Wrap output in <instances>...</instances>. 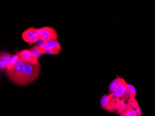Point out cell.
<instances>
[{"mask_svg":"<svg viewBox=\"0 0 155 116\" xmlns=\"http://www.w3.org/2000/svg\"><path fill=\"white\" fill-rule=\"evenodd\" d=\"M21 37L24 41L31 46L40 40L38 29L34 27H29L21 34Z\"/></svg>","mask_w":155,"mask_h":116,"instance_id":"277c9868","label":"cell"},{"mask_svg":"<svg viewBox=\"0 0 155 116\" xmlns=\"http://www.w3.org/2000/svg\"><path fill=\"white\" fill-rule=\"evenodd\" d=\"M12 55L6 52H1L0 55V68L1 70L7 69V65L11 59Z\"/></svg>","mask_w":155,"mask_h":116,"instance_id":"ba28073f","label":"cell"},{"mask_svg":"<svg viewBox=\"0 0 155 116\" xmlns=\"http://www.w3.org/2000/svg\"><path fill=\"white\" fill-rule=\"evenodd\" d=\"M135 110L136 112L137 116H142L141 110L139 106L137 107V108H136L135 109Z\"/></svg>","mask_w":155,"mask_h":116,"instance_id":"2e32d148","label":"cell"},{"mask_svg":"<svg viewBox=\"0 0 155 116\" xmlns=\"http://www.w3.org/2000/svg\"><path fill=\"white\" fill-rule=\"evenodd\" d=\"M29 50L30 52H31V53H32V55L37 59H38V58L41 56L42 55H44L43 53L36 46L32 47L31 48L29 49Z\"/></svg>","mask_w":155,"mask_h":116,"instance_id":"30bf717a","label":"cell"},{"mask_svg":"<svg viewBox=\"0 0 155 116\" xmlns=\"http://www.w3.org/2000/svg\"><path fill=\"white\" fill-rule=\"evenodd\" d=\"M120 115H121L120 116H124V113H122V114H121Z\"/></svg>","mask_w":155,"mask_h":116,"instance_id":"e0dca14e","label":"cell"},{"mask_svg":"<svg viewBox=\"0 0 155 116\" xmlns=\"http://www.w3.org/2000/svg\"><path fill=\"white\" fill-rule=\"evenodd\" d=\"M124 114L125 116H137L134 109L131 107L127 108Z\"/></svg>","mask_w":155,"mask_h":116,"instance_id":"4fadbf2b","label":"cell"},{"mask_svg":"<svg viewBox=\"0 0 155 116\" xmlns=\"http://www.w3.org/2000/svg\"><path fill=\"white\" fill-rule=\"evenodd\" d=\"M35 46L41 51L43 53V54H45V50H46V48H45V42L41 40H39V41L37 42V44Z\"/></svg>","mask_w":155,"mask_h":116,"instance_id":"5bb4252c","label":"cell"},{"mask_svg":"<svg viewBox=\"0 0 155 116\" xmlns=\"http://www.w3.org/2000/svg\"><path fill=\"white\" fill-rule=\"evenodd\" d=\"M25 64L22 61L19 60L14 68L7 70V76L12 82L21 85Z\"/></svg>","mask_w":155,"mask_h":116,"instance_id":"7a4b0ae2","label":"cell"},{"mask_svg":"<svg viewBox=\"0 0 155 116\" xmlns=\"http://www.w3.org/2000/svg\"><path fill=\"white\" fill-rule=\"evenodd\" d=\"M41 65L25 64L21 85H26L34 82L40 75Z\"/></svg>","mask_w":155,"mask_h":116,"instance_id":"6da1fadb","label":"cell"},{"mask_svg":"<svg viewBox=\"0 0 155 116\" xmlns=\"http://www.w3.org/2000/svg\"><path fill=\"white\" fill-rule=\"evenodd\" d=\"M19 61V57H18L17 54L15 55H12L11 59H10L8 64L7 65V70L10 69L14 68L16 64L17 63V62Z\"/></svg>","mask_w":155,"mask_h":116,"instance_id":"9c48e42d","label":"cell"},{"mask_svg":"<svg viewBox=\"0 0 155 116\" xmlns=\"http://www.w3.org/2000/svg\"><path fill=\"white\" fill-rule=\"evenodd\" d=\"M127 88L131 92L134 98H135L136 96L137 91L134 86L132 85L129 84H127Z\"/></svg>","mask_w":155,"mask_h":116,"instance_id":"9a60e30c","label":"cell"},{"mask_svg":"<svg viewBox=\"0 0 155 116\" xmlns=\"http://www.w3.org/2000/svg\"><path fill=\"white\" fill-rule=\"evenodd\" d=\"M40 40L46 42L51 41H58V33L53 27L45 26L38 29Z\"/></svg>","mask_w":155,"mask_h":116,"instance_id":"3957f363","label":"cell"},{"mask_svg":"<svg viewBox=\"0 0 155 116\" xmlns=\"http://www.w3.org/2000/svg\"><path fill=\"white\" fill-rule=\"evenodd\" d=\"M119 84L117 88L114 91L110 94L112 97L116 98H118L122 96L125 91L127 89V84L125 82L124 79L120 77H119Z\"/></svg>","mask_w":155,"mask_h":116,"instance_id":"52a82bcc","label":"cell"},{"mask_svg":"<svg viewBox=\"0 0 155 116\" xmlns=\"http://www.w3.org/2000/svg\"><path fill=\"white\" fill-rule=\"evenodd\" d=\"M19 60L22 61L25 64H31L35 65H41L40 63L38 61V59H36L29 50L25 49L21 51L20 53L17 54Z\"/></svg>","mask_w":155,"mask_h":116,"instance_id":"5b68a950","label":"cell"},{"mask_svg":"<svg viewBox=\"0 0 155 116\" xmlns=\"http://www.w3.org/2000/svg\"><path fill=\"white\" fill-rule=\"evenodd\" d=\"M109 98V95H107V94L103 96L101 98L100 103H101V106L104 109H105V107L107 106Z\"/></svg>","mask_w":155,"mask_h":116,"instance_id":"7c38bea8","label":"cell"},{"mask_svg":"<svg viewBox=\"0 0 155 116\" xmlns=\"http://www.w3.org/2000/svg\"><path fill=\"white\" fill-rule=\"evenodd\" d=\"M119 77H117L116 78L110 82V84L109 86V90L111 92L114 91L119 84Z\"/></svg>","mask_w":155,"mask_h":116,"instance_id":"8fae6325","label":"cell"},{"mask_svg":"<svg viewBox=\"0 0 155 116\" xmlns=\"http://www.w3.org/2000/svg\"><path fill=\"white\" fill-rule=\"evenodd\" d=\"M45 54L57 55L61 53L62 47L58 41H51L45 42Z\"/></svg>","mask_w":155,"mask_h":116,"instance_id":"8992f818","label":"cell"}]
</instances>
